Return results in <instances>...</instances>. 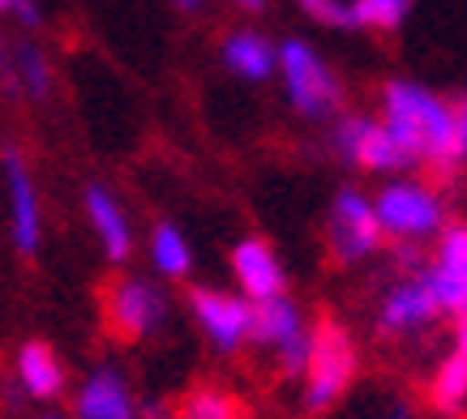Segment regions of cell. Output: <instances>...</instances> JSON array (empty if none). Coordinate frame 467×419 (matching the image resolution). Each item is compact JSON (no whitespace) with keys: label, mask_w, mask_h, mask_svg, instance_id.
Returning <instances> with one entry per match:
<instances>
[{"label":"cell","mask_w":467,"mask_h":419,"mask_svg":"<svg viewBox=\"0 0 467 419\" xmlns=\"http://www.w3.org/2000/svg\"><path fill=\"white\" fill-rule=\"evenodd\" d=\"M382 125L411 168L451 176L467 163V95H438L420 82L395 77L382 86Z\"/></svg>","instance_id":"6da1fadb"},{"label":"cell","mask_w":467,"mask_h":419,"mask_svg":"<svg viewBox=\"0 0 467 419\" xmlns=\"http://www.w3.org/2000/svg\"><path fill=\"white\" fill-rule=\"evenodd\" d=\"M356 373H360V351L356 338L348 334V325H339L335 317H322L313 325L309 338V360L300 373V403L309 415H322L335 403H343V393L352 390Z\"/></svg>","instance_id":"7a4b0ae2"},{"label":"cell","mask_w":467,"mask_h":419,"mask_svg":"<svg viewBox=\"0 0 467 419\" xmlns=\"http://www.w3.org/2000/svg\"><path fill=\"white\" fill-rule=\"evenodd\" d=\"M275 73L284 77V95L305 120H330L343 107V86L335 69L313 52L305 39L279 43V65Z\"/></svg>","instance_id":"3957f363"},{"label":"cell","mask_w":467,"mask_h":419,"mask_svg":"<svg viewBox=\"0 0 467 419\" xmlns=\"http://www.w3.org/2000/svg\"><path fill=\"white\" fill-rule=\"evenodd\" d=\"M373 214H378L382 236L399 240V244L438 240V231L446 227V201L438 189L420 180H386L373 197Z\"/></svg>","instance_id":"277c9868"},{"label":"cell","mask_w":467,"mask_h":419,"mask_svg":"<svg viewBox=\"0 0 467 419\" xmlns=\"http://www.w3.org/2000/svg\"><path fill=\"white\" fill-rule=\"evenodd\" d=\"M0 193H5V223H9V244L17 257H39L43 249V197L39 180L30 171L26 154L17 146L0 150Z\"/></svg>","instance_id":"5b68a950"},{"label":"cell","mask_w":467,"mask_h":419,"mask_svg":"<svg viewBox=\"0 0 467 419\" xmlns=\"http://www.w3.org/2000/svg\"><path fill=\"white\" fill-rule=\"evenodd\" d=\"M168 291L142 274H125L116 279L103 295V322L120 342H146L168 325Z\"/></svg>","instance_id":"8992f818"},{"label":"cell","mask_w":467,"mask_h":419,"mask_svg":"<svg viewBox=\"0 0 467 419\" xmlns=\"http://www.w3.org/2000/svg\"><path fill=\"white\" fill-rule=\"evenodd\" d=\"M309 338L313 325L305 322V312L292 295H275V300H262L254 304V325H249V342L266 347L284 377H300L305 373V360H309Z\"/></svg>","instance_id":"52a82bcc"},{"label":"cell","mask_w":467,"mask_h":419,"mask_svg":"<svg viewBox=\"0 0 467 419\" xmlns=\"http://www.w3.org/2000/svg\"><path fill=\"white\" fill-rule=\"evenodd\" d=\"M438 322H441V304L425 279V266L411 270V274H399V279L386 287L382 304H378V317H373L378 334L390 338V342L425 334L429 325H438Z\"/></svg>","instance_id":"ba28073f"},{"label":"cell","mask_w":467,"mask_h":419,"mask_svg":"<svg viewBox=\"0 0 467 419\" xmlns=\"http://www.w3.org/2000/svg\"><path fill=\"white\" fill-rule=\"evenodd\" d=\"M335 150L356 171H373V176H403V171H411L408 154L395 146V138L386 133L378 116H339Z\"/></svg>","instance_id":"9c48e42d"},{"label":"cell","mask_w":467,"mask_h":419,"mask_svg":"<svg viewBox=\"0 0 467 419\" xmlns=\"http://www.w3.org/2000/svg\"><path fill=\"white\" fill-rule=\"evenodd\" d=\"M326 240H330V252L339 257L343 266L352 261H365L382 249V227H378V214H373V197H365L360 189H339L335 201H330V219H326Z\"/></svg>","instance_id":"30bf717a"},{"label":"cell","mask_w":467,"mask_h":419,"mask_svg":"<svg viewBox=\"0 0 467 419\" xmlns=\"http://www.w3.org/2000/svg\"><path fill=\"white\" fill-rule=\"evenodd\" d=\"M189 317L198 330L211 338L219 355H236L249 342V325H254V304L241 291H223V287H193L189 291Z\"/></svg>","instance_id":"8fae6325"},{"label":"cell","mask_w":467,"mask_h":419,"mask_svg":"<svg viewBox=\"0 0 467 419\" xmlns=\"http://www.w3.org/2000/svg\"><path fill=\"white\" fill-rule=\"evenodd\" d=\"M82 214H86V227H90V236L99 244V252L112 261V266H125L133 249H138V240H133V219H129L125 201L108 189V184H86L82 189Z\"/></svg>","instance_id":"7c38bea8"},{"label":"cell","mask_w":467,"mask_h":419,"mask_svg":"<svg viewBox=\"0 0 467 419\" xmlns=\"http://www.w3.org/2000/svg\"><path fill=\"white\" fill-rule=\"evenodd\" d=\"M57 86V69L35 39H0V90L9 98L47 103Z\"/></svg>","instance_id":"4fadbf2b"},{"label":"cell","mask_w":467,"mask_h":419,"mask_svg":"<svg viewBox=\"0 0 467 419\" xmlns=\"http://www.w3.org/2000/svg\"><path fill=\"white\" fill-rule=\"evenodd\" d=\"M425 279L438 295L441 312L467 317V223H446L438 231V249L425 266Z\"/></svg>","instance_id":"5bb4252c"},{"label":"cell","mask_w":467,"mask_h":419,"mask_svg":"<svg viewBox=\"0 0 467 419\" xmlns=\"http://www.w3.org/2000/svg\"><path fill=\"white\" fill-rule=\"evenodd\" d=\"M14 390L26 403H57L69 390V368L60 360V351L43 338H26L14 351Z\"/></svg>","instance_id":"9a60e30c"},{"label":"cell","mask_w":467,"mask_h":419,"mask_svg":"<svg viewBox=\"0 0 467 419\" xmlns=\"http://www.w3.org/2000/svg\"><path fill=\"white\" fill-rule=\"evenodd\" d=\"M138 403L129 377L116 363L90 368L73 390V419H138Z\"/></svg>","instance_id":"2e32d148"},{"label":"cell","mask_w":467,"mask_h":419,"mask_svg":"<svg viewBox=\"0 0 467 419\" xmlns=\"http://www.w3.org/2000/svg\"><path fill=\"white\" fill-rule=\"evenodd\" d=\"M232 279H236V287H241V295L249 300V304L287 295V274H284L279 252L257 236L241 240V244L232 249Z\"/></svg>","instance_id":"e0dca14e"},{"label":"cell","mask_w":467,"mask_h":419,"mask_svg":"<svg viewBox=\"0 0 467 419\" xmlns=\"http://www.w3.org/2000/svg\"><path fill=\"white\" fill-rule=\"evenodd\" d=\"M223 65L244 82H266L279 65V47L257 30H232L223 39Z\"/></svg>","instance_id":"ac0fdd59"},{"label":"cell","mask_w":467,"mask_h":419,"mask_svg":"<svg viewBox=\"0 0 467 419\" xmlns=\"http://www.w3.org/2000/svg\"><path fill=\"white\" fill-rule=\"evenodd\" d=\"M429 406L441 419H459L467 415V360L463 355H441L433 363V377H429Z\"/></svg>","instance_id":"d6986e66"},{"label":"cell","mask_w":467,"mask_h":419,"mask_svg":"<svg viewBox=\"0 0 467 419\" xmlns=\"http://www.w3.org/2000/svg\"><path fill=\"white\" fill-rule=\"evenodd\" d=\"M146 252H150V266L163 274V279H189V270H193V244H189V236H184L176 223H155V231H150V244H146Z\"/></svg>","instance_id":"ffe728a7"},{"label":"cell","mask_w":467,"mask_h":419,"mask_svg":"<svg viewBox=\"0 0 467 419\" xmlns=\"http://www.w3.org/2000/svg\"><path fill=\"white\" fill-rule=\"evenodd\" d=\"M176 419H241V403L219 385H198L181 398Z\"/></svg>","instance_id":"44dd1931"},{"label":"cell","mask_w":467,"mask_h":419,"mask_svg":"<svg viewBox=\"0 0 467 419\" xmlns=\"http://www.w3.org/2000/svg\"><path fill=\"white\" fill-rule=\"evenodd\" d=\"M416 0H348L352 26L360 30H399Z\"/></svg>","instance_id":"7402d4cb"},{"label":"cell","mask_w":467,"mask_h":419,"mask_svg":"<svg viewBox=\"0 0 467 419\" xmlns=\"http://www.w3.org/2000/svg\"><path fill=\"white\" fill-rule=\"evenodd\" d=\"M300 14H309L317 26H348L352 30V14H348V0H296Z\"/></svg>","instance_id":"603a6c76"},{"label":"cell","mask_w":467,"mask_h":419,"mask_svg":"<svg viewBox=\"0 0 467 419\" xmlns=\"http://www.w3.org/2000/svg\"><path fill=\"white\" fill-rule=\"evenodd\" d=\"M0 17H9L17 26H39L43 9H39V0H0Z\"/></svg>","instance_id":"cb8c5ba5"},{"label":"cell","mask_w":467,"mask_h":419,"mask_svg":"<svg viewBox=\"0 0 467 419\" xmlns=\"http://www.w3.org/2000/svg\"><path fill=\"white\" fill-rule=\"evenodd\" d=\"M138 419H176V406L163 398H146V403H138Z\"/></svg>","instance_id":"d4e9b609"},{"label":"cell","mask_w":467,"mask_h":419,"mask_svg":"<svg viewBox=\"0 0 467 419\" xmlns=\"http://www.w3.org/2000/svg\"><path fill=\"white\" fill-rule=\"evenodd\" d=\"M454 355L467 360V317H454Z\"/></svg>","instance_id":"484cf974"},{"label":"cell","mask_w":467,"mask_h":419,"mask_svg":"<svg viewBox=\"0 0 467 419\" xmlns=\"http://www.w3.org/2000/svg\"><path fill=\"white\" fill-rule=\"evenodd\" d=\"M386 419H411V403H403V398H399V403H390Z\"/></svg>","instance_id":"4316f807"},{"label":"cell","mask_w":467,"mask_h":419,"mask_svg":"<svg viewBox=\"0 0 467 419\" xmlns=\"http://www.w3.org/2000/svg\"><path fill=\"white\" fill-rule=\"evenodd\" d=\"M171 5H176L181 14H198V9H202V5H206V0H171Z\"/></svg>","instance_id":"83f0119b"},{"label":"cell","mask_w":467,"mask_h":419,"mask_svg":"<svg viewBox=\"0 0 467 419\" xmlns=\"http://www.w3.org/2000/svg\"><path fill=\"white\" fill-rule=\"evenodd\" d=\"M236 5H241V9H249V14H262V9H266V0H236Z\"/></svg>","instance_id":"f1b7e54d"},{"label":"cell","mask_w":467,"mask_h":419,"mask_svg":"<svg viewBox=\"0 0 467 419\" xmlns=\"http://www.w3.org/2000/svg\"><path fill=\"white\" fill-rule=\"evenodd\" d=\"M30 419H65V415H57V411H39V415H30Z\"/></svg>","instance_id":"f546056e"}]
</instances>
